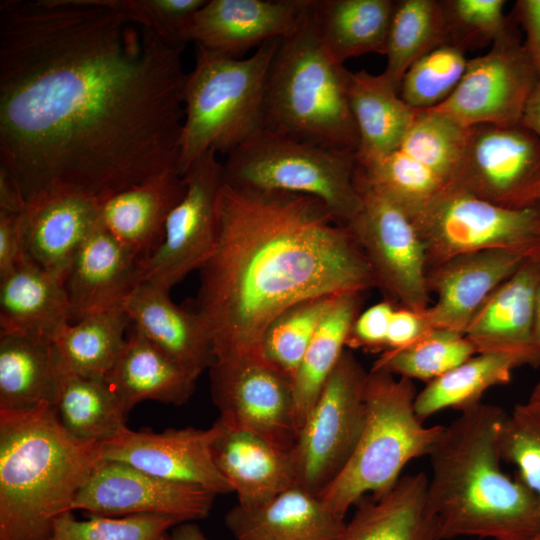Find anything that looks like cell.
Returning <instances> with one entry per match:
<instances>
[{
	"mask_svg": "<svg viewBox=\"0 0 540 540\" xmlns=\"http://www.w3.org/2000/svg\"><path fill=\"white\" fill-rule=\"evenodd\" d=\"M184 47L106 0L0 2V173L26 208L177 168Z\"/></svg>",
	"mask_w": 540,
	"mask_h": 540,
	"instance_id": "6da1fadb",
	"label": "cell"
},
{
	"mask_svg": "<svg viewBox=\"0 0 540 540\" xmlns=\"http://www.w3.org/2000/svg\"><path fill=\"white\" fill-rule=\"evenodd\" d=\"M199 272L194 309L216 361L260 353L269 324L300 301L375 287L349 228L322 201L227 183L217 202L215 247Z\"/></svg>",
	"mask_w": 540,
	"mask_h": 540,
	"instance_id": "7a4b0ae2",
	"label": "cell"
},
{
	"mask_svg": "<svg viewBox=\"0 0 540 540\" xmlns=\"http://www.w3.org/2000/svg\"><path fill=\"white\" fill-rule=\"evenodd\" d=\"M506 412L480 403L460 412L429 455L427 503L441 540H535L540 502L500 466L498 433Z\"/></svg>",
	"mask_w": 540,
	"mask_h": 540,
	"instance_id": "3957f363",
	"label": "cell"
},
{
	"mask_svg": "<svg viewBox=\"0 0 540 540\" xmlns=\"http://www.w3.org/2000/svg\"><path fill=\"white\" fill-rule=\"evenodd\" d=\"M102 459L101 443L69 434L50 403L0 409V540H48Z\"/></svg>",
	"mask_w": 540,
	"mask_h": 540,
	"instance_id": "277c9868",
	"label": "cell"
},
{
	"mask_svg": "<svg viewBox=\"0 0 540 540\" xmlns=\"http://www.w3.org/2000/svg\"><path fill=\"white\" fill-rule=\"evenodd\" d=\"M313 5L311 0L297 27L280 39L266 81L263 128L356 154L348 69L326 52Z\"/></svg>",
	"mask_w": 540,
	"mask_h": 540,
	"instance_id": "5b68a950",
	"label": "cell"
},
{
	"mask_svg": "<svg viewBox=\"0 0 540 540\" xmlns=\"http://www.w3.org/2000/svg\"><path fill=\"white\" fill-rule=\"evenodd\" d=\"M279 42L267 41L243 59L195 45L184 86L181 175L205 152L228 155L263 128L266 81Z\"/></svg>",
	"mask_w": 540,
	"mask_h": 540,
	"instance_id": "8992f818",
	"label": "cell"
},
{
	"mask_svg": "<svg viewBox=\"0 0 540 540\" xmlns=\"http://www.w3.org/2000/svg\"><path fill=\"white\" fill-rule=\"evenodd\" d=\"M416 395L410 379L368 372L360 438L343 470L319 495L336 515L344 518L366 495L387 494L410 461L430 455L444 426L423 424L414 409Z\"/></svg>",
	"mask_w": 540,
	"mask_h": 540,
	"instance_id": "52a82bcc",
	"label": "cell"
},
{
	"mask_svg": "<svg viewBox=\"0 0 540 540\" xmlns=\"http://www.w3.org/2000/svg\"><path fill=\"white\" fill-rule=\"evenodd\" d=\"M223 167L225 183L233 187L315 197L344 225L361 207L353 152L262 128L230 152Z\"/></svg>",
	"mask_w": 540,
	"mask_h": 540,
	"instance_id": "ba28073f",
	"label": "cell"
},
{
	"mask_svg": "<svg viewBox=\"0 0 540 540\" xmlns=\"http://www.w3.org/2000/svg\"><path fill=\"white\" fill-rule=\"evenodd\" d=\"M467 132L443 114L419 111L393 152L368 165H356L355 180L381 192L413 218L458 187Z\"/></svg>",
	"mask_w": 540,
	"mask_h": 540,
	"instance_id": "9c48e42d",
	"label": "cell"
},
{
	"mask_svg": "<svg viewBox=\"0 0 540 540\" xmlns=\"http://www.w3.org/2000/svg\"><path fill=\"white\" fill-rule=\"evenodd\" d=\"M367 375L345 349L289 450L295 485L320 495L349 461L365 422Z\"/></svg>",
	"mask_w": 540,
	"mask_h": 540,
	"instance_id": "30bf717a",
	"label": "cell"
},
{
	"mask_svg": "<svg viewBox=\"0 0 540 540\" xmlns=\"http://www.w3.org/2000/svg\"><path fill=\"white\" fill-rule=\"evenodd\" d=\"M411 219L425 244L428 269L470 252L540 251V205L505 208L457 187Z\"/></svg>",
	"mask_w": 540,
	"mask_h": 540,
	"instance_id": "8fae6325",
	"label": "cell"
},
{
	"mask_svg": "<svg viewBox=\"0 0 540 540\" xmlns=\"http://www.w3.org/2000/svg\"><path fill=\"white\" fill-rule=\"evenodd\" d=\"M361 207L346 225L367 259L375 287L401 307H429L425 244L410 216L387 196L360 182Z\"/></svg>",
	"mask_w": 540,
	"mask_h": 540,
	"instance_id": "7c38bea8",
	"label": "cell"
},
{
	"mask_svg": "<svg viewBox=\"0 0 540 540\" xmlns=\"http://www.w3.org/2000/svg\"><path fill=\"white\" fill-rule=\"evenodd\" d=\"M219 420L290 450L298 435L293 380L261 353L216 361L209 369Z\"/></svg>",
	"mask_w": 540,
	"mask_h": 540,
	"instance_id": "4fadbf2b",
	"label": "cell"
},
{
	"mask_svg": "<svg viewBox=\"0 0 540 540\" xmlns=\"http://www.w3.org/2000/svg\"><path fill=\"white\" fill-rule=\"evenodd\" d=\"M539 81L514 26L483 55L468 60L451 96L427 111L443 114L464 128L480 124H521Z\"/></svg>",
	"mask_w": 540,
	"mask_h": 540,
	"instance_id": "5bb4252c",
	"label": "cell"
},
{
	"mask_svg": "<svg viewBox=\"0 0 540 540\" xmlns=\"http://www.w3.org/2000/svg\"><path fill=\"white\" fill-rule=\"evenodd\" d=\"M186 192L168 216L158 248L142 262V282L167 291L199 270L217 238V202L225 183L223 163L209 150L183 174Z\"/></svg>",
	"mask_w": 540,
	"mask_h": 540,
	"instance_id": "9a60e30c",
	"label": "cell"
},
{
	"mask_svg": "<svg viewBox=\"0 0 540 540\" xmlns=\"http://www.w3.org/2000/svg\"><path fill=\"white\" fill-rule=\"evenodd\" d=\"M458 187L505 208L540 205V138L522 124L468 128Z\"/></svg>",
	"mask_w": 540,
	"mask_h": 540,
	"instance_id": "2e32d148",
	"label": "cell"
},
{
	"mask_svg": "<svg viewBox=\"0 0 540 540\" xmlns=\"http://www.w3.org/2000/svg\"><path fill=\"white\" fill-rule=\"evenodd\" d=\"M216 496L197 485L166 480L125 463L102 459L71 511L105 517L158 515L181 524L208 517Z\"/></svg>",
	"mask_w": 540,
	"mask_h": 540,
	"instance_id": "e0dca14e",
	"label": "cell"
},
{
	"mask_svg": "<svg viewBox=\"0 0 540 540\" xmlns=\"http://www.w3.org/2000/svg\"><path fill=\"white\" fill-rule=\"evenodd\" d=\"M216 422L208 429L170 428L162 432L123 426L101 443L105 460L128 464L151 475L193 484L216 495L232 493L212 455L218 434Z\"/></svg>",
	"mask_w": 540,
	"mask_h": 540,
	"instance_id": "ac0fdd59",
	"label": "cell"
},
{
	"mask_svg": "<svg viewBox=\"0 0 540 540\" xmlns=\"http://www.w3.org/2000/svg\"><path fill=\"white\" fill-rule=\"evenodd\" d=\"M311 0H207L183 34L207 50L233 58L281 39L299 24Z\"/></svg>",
	"mask_w": 540,
	"mask_h": 540,
	"instance_id": "d6986e66",
	"label": "cell"
},
{
	"mask_svg": "<svg viewBox=\"0 0 540 540\" xmlns=\"http://www.w3.org/2000/svg\"><path fill=\"white\" fill-rule=\"evenodd\" d=\"M533 254L536 253L484 250L457 255L430 267L428 290L436 296L435 303L426 310L430 325L464 334L490 294Z\"/></svg>",
	"mask_w": 540,
	"mask_h": 540,
	"instance_id": "ffe728a7",
	"label": "cell"
},
{
	"mask_svg": "<svg viewBox=\"0 0 540 540\" xmlns=\"http://www.w3.org/2000/svg\"><path fill=\"white\" fill-rule=\"evenodd\" d=\"M539 287L540 252L527 257L474 314L464 335L477 353L509 354L525 365H540V351L532 339Z\"/></svg>",
	"mask_w": 540,
	"mask_h": 540,
	"instance_id": "44dd1931",
	"label": "cell"
},
{
	"mask_svg": "<svg viewBox=\"0 0 540 540\" xmlns=\"http://www.w3.org/2000/svg\"><path fill=\"white\" fill-rule=\"evenodd\" d=\"M142 282V261L99 223L76 251L64 287L72 321L123 308Z\"/></svg>",
	"mask_w": 540,
	"mask_h": 540,
	"instance_id": "7402d4cb",
	"label": "cell"
},
{
	"mask_svg": "<svg viewBox=\"0 0 540 540\" xmlns=\"http://www.w3.org/2000/svg\"><path fill=\"white\" fill-rule=\"evenodd\" d=\"M130 325L195 377L216 362L210 331L195 309L171 301L169 291L141 282L123 304Z\"/></svg>",
	"mask_w": 540,
	"mask_h": 540,
	"instance_id": "603a6c76",
	"label": "cell"
},
{
	"mask_svg": "<svg viewBox=\"0 0 540 540\" xmlns=\"http://www.w3.org/2000/svg\"><path fill=\"white\" fill-rule=\"evenodd\" d=\"M186 192L177 168L105 198L100 223L142 262L161 244L169 214Z\"/></svg>",
	"mask_w": 540,
	"mask_h": 540,
	"instance_id": "cb8c5ba5",
	"label": "cell"
},
{
	"mask_svg": "<svg viewBox=\"0 0 540 540\" xmlns=\"http://www.w3.org/2000/svg\"><path fill=\"white\" fill-rule=\"evenodd\" d=\"M212 443L214 462L242 506H256L295 485L289 451L247 430L223 424Z\"/></svg>",
	"mask_w": 540,
	"mask_h": 540,
	"instance_id": "d4e9b609",
	"label": "cell"
},
{
	"mask_svg": "<svg viewBox=\"0 0 540 540\" xmlns=\"http://www.w3.org/2000/svg\"><path fill=\"white\" fill-rule=\"evenodd\" d=\"M225 524L236 540H335L345 521L319 495L293 485L262 504H236Z\"/></svg>",
	"mask_w": 540,
	"mask_h": 540,
	"instance_id": "484cf974",
	"label": "cell"
},
{
	"mask_svg": "<svg viewBox=\"0 0 540 540\" xmlns=\"http://www.w3.org/2000/svg\"><path fill=\"white\" fill-rule=\"evenodd\" d=\"M71 321L64 281L26 256L0 278V334L52 343Z\"/></svg>",
	"mask_w": 540,
	"mask_h": 540,
	"instance_id": "4316f807",
	"label": "cell"
},
{
	"mask_svg": "<svg viewBox=\"0 0 540 540\" xmlns=\"http://www.w3.org/2000/svg\"><path fill=\"white\" fill-rule=\"evenodd\" d=\"M101 202L61 194L27 208L25 256L64 281L76 251L100 223Z\"/></svg>",
	"mask_w": 540,
	"mask_h": 540,
	"instance_id": "83f0119b",
	"label": "cell"
},
{
	"mask_svg": "<svg viewBox=\"0 0 540 540\" xmlns=\"http://www.w3.org/2000/svg\"><path fill=\"white\" fill-rule=\"evenodd\" d=\"M427 485V475L418 472L402 476L380 498L364 497L335 540H441Z\"/></svg>",
	"mask_w": 540,
	"mask_h": 540,
	"instance_id": "f1b7e54d",
	"label": "cell"
},
{
	"mask_svg": "<svg viewBox=\"0 0 540 540\" xmlns=\"http://www.w3.org/2000/svg\"><path fill=\"white\" fill-rule=\"evenodd\" d=\"M347 97L359 137L357 166L368 165L393 152L419 113L401 99L383 73L348 70Z\"/></svg>",
	"mask_w": 540,
	"mask_h": 540,
	"instance_id": "f546056e",
	"label": "cell"
},
{
	"mask_svg": "<svg viewBox=\"0 0 540 540\" xmlns=\"http://www.w3.org/2000/svg\"><path fill=\"white\" fill-rule=\"evenodd\" d=\"M197 379L133 327L106 377L128 412L147 400L182 405L193 395Z\"/></svg>",
	"mask_w": 540,
	"mask_h": 540,
	"instance_id": "4dcf8cb0",
	"label": "cell"
},
{
	"mask_svg": "<svg viewBox=\"0 0 540 540\" xmlns=\"http://www.w3.org/2000/svg\"><path fill=\"white\" fill-rule=\"evenodd\" d=\"M322 44L338 64L368 53L385 54L393 0H314Z\"/></svg>",
	"mask_w": 540,
	"mask_h": 540,
	"instance_id": "1f68e13d",
	"label": "cell"
},
{
	"mask_svg": "<svg viewBox=\"0 0 540 540\" xmlns=\"http://www.w3.org/2000/svg\"><path fill=\"white\" fill-rule=\"evenodd\" d=\"M129 325L123 308H117L61 327L52 345L62 376L106 379L124 349Z\"/></svg>",
	"mask_w": 540,
	"mask_h": 540,
	"instance_id": "d6a6232c",
	"label": "cell"
},
{
	"mask_svg": "<svg viewBox=\"0 0 540 540\" xmlns=\"http://www.w3.org/2000/svg\"><path fill=\"white\" fill-rule=\"evenodd\" d=\"M62 378L52 343L0 334V409L54 405Z\"/></svg>",
	"mask_w": 540,
	"mask_h": 540,
	"instance_id": "836d02e7",
	"label": "cell"
},
{
	"mask_svg": "<svg viewBox=\"0 0 540 540\" xmlns=\"http://www.w3.org/2000/svg\"><path fill=\"white\" fill-rule=\"evenodd\" d=\"M365 292L340 294L322 319L293 378L296 418L300 429L325 382L338 363ZM299 431V430H298Z\"/></svg>",
	"mask_w": 540,
	"mask_h": 540,
	"instance_id": "e575fe53",
	"label": "cell"
},
{
	"mask_svg": "<svg viewBox=\"0 0 540 540\" xmlns=\"http://www.w3.org/2000/svg\"><path fill=\"white\" fill-rule=\"evenodd\" d=\"M522 366L521 359L509 354L477 353L427 383L415 397V413L424 422L444 409H471L481 403L488 389L508 384L513 371Z\"/></svg>",
	"mask_w": 540,
	"mask_h": 540,
	"instance_id": "d590c367",
	"label": "cell"
},
{
	"mask_svg": "<svg viewBox=\"0 0 540 540\" xmlns=\"http://www.w3.org/2000/svg\"><path fill=\"white\" fill-rule=\"evenodd\" d=\"M54 407L69 434L100 443L125 426L129 414L106 379L78 376H63Z\"/></svg>",
	"mask_w": 540,
	"mask_h": 540,
	"instance_id": "8d00e7d4",
	"label": "cell"
},
{
	"mask_svg": "<svg viewBox=\"0 0 540 540\" xmlns=\"http://www.w3.org/2000/svg\"><path fill=\"white\" fill-rule=\"evenodd\" d=\"M445 43H448V35L440 1H395L384 54L386 66L382 73L399 92L409 67Z\"/></svg>",
	"mask_w": 540,
	"mask_h": 540,
	"instance_id": "74e56055",
	"label": "cell"
},
{
	"mask_svg": "<svg viewBox=\"0 0 540 540\" xmlns=\"http://www.w3.org/2000/svg\"><path fill=\"white\" fill-rule=\"evenodd\" d=\"M475 354V347L463 333L431 328L402 348L383 351L371 369L429 383Z\"/></svg>",
	"mask_w": 540,
	"mask_h": 540,
	"instance_id": "f35d334b",
	"label": "cell"
},
{
	"mask_svg": "<svg viewBox=\"0 0 540 540\" xmlns=\"http://www.w3.org/2000/svg\"><path fill=\"white\" fill-rule=\"evenodd\" d=\"M338 296L305 299L281 312L264 333L262 356L293 380L315 331Z\"/></svg>",
	"mask_w": 540,
	"mask_h": 540,
	"instance_id": "ab89813d",
	"label": "cell"
},
{
	"mask_svg": "<svg viewBox=\"0 0 540 540\" xmlns=\"http://www.w3.org/2000/svg\"><path fill=\"white\" fill-rule=\"evenodd\" d=\"M466 51L445 43L414 62L403 76L399 95L411 108L427 111L447 100L459 85L468 63Z\"/></svg>",
	"mask_w": 540,
	"mask_h": 540,
	"instance_id": "60d3db41",
	"label": "cell"
},
{
	"mask_svg": "<svg viewBox=\"0 0 540 540\" xmlns=\"http://www.w3.org/2000/svg\"><path fill=\"white\" fill-rule=\"evenodd\" d=\"M178 524L158 515L88 516L80 521L68 511L56 519L48 540H171L169 530Z\"/></svg>",
	"mask_w": 540,
	"mask_h": 540,
	"instance_id": "b9f144b4",
	"label": "cell"
},
{
	"mask_svg": "<svg viewBox=\"0 0 540 540\" xmlns=\"http://www.w3.org/2000/svg\"><path fill=\"white\" fill-rule=\"evenodd\" d=\"M440 4L448 43L465 51L492 45L515 26L504 13V0H440Z\"/></svg>",
	"mask_w": 540,
	"mask_h": 540,
	"instance_id": "7bdbcfd3",
	"label": "cell"
},
{
	"mask_svg": "<svg viewBox=\"0 0 540 540\" xmlns=\"http://www.w3.org/2000/svg\"><path fill=\"white\" fill-rule=\"evenodd\" d=\"M502 461L517 467V478L540 502V407L528 400L506 414L498 433Z\"/></svg>",
	"mask_w": 540,
	"mask_h": 540,
	"instance_id": "ee69618b",
	"label": "cell"
},
{
	"mask_svg": "<svg viewBox=\"0 0 540 540\" xmlns=\"http://www.w3.org/2000/svg\"><path fill=\"white\" fill-rule=\"evenodd\" d=\"M207 0H106L135 23L161 38L185 45L183 34L196 12Z\"/></svg>",
	"mask_w": 540,
	"mask_h": 540,
	"instance_id": "f6af8a7d",
	"label": "cell"
},
{
	"mask_svg": "<svg viewBox=\"0 0 540 540\" xmlns=\"http://www.w3.org/2000/svg\"><path fill=\"white\" fill-rule=\"evenodd\" d=\"M395 309L392 301L384 300L359 313L351 327L346 347L385 351L388 327Z\"/></svg>",
	"mask_w": 540,
	"mask_h": 540,
	"instance_id": "bcb514c9",
	"label": "cell"
},
{
	"mask_svg": "<svg viewBox=\"0 0 540 540\" xmlns=\"http://www.w3.org/2000/svg\"><path fill=\"white\" fill-rule=\"evenodd\" d=\"M27 209L21 212L0 210V278L25 257Z\"/></svg>",
	"mask_w": 540,
	"mask_h": 540,
	"instance_id": "7dc6e473",
	"label": "cell"
},
{
	"mask_svg": "<svg viewBox=\"0 0 540 540\" xmlns=\"http://www.w3.org/2000/svg\"><path fill=\"white\" fill-rule=\"evenodd\" d=\"M431 328L433 327L429 323L426 311L416 312L403 307L396 308L388 327L386 350L402 348Z\"/></svg>",
	"mask_w": 540,
	"mask_h": 540,
	"instance_id": "c3c4849f",
	"label": "cell"
},
{
	"mask_svg": "<svg viewBox=\"0 0 540 540\" xmlns=\"http://www.w3.org/2000/svg\"><path fill=\"white\" fill-rule=\"evenodd\" d=\"M513 18L525 34L523 41L540 81V0H519Z\"/></svg>",
	"mask_w": 540,
	"mask_h": 540,
	"instance_id": "681fc988",
	"label": "cell"
},
{
	"mask_svg": "<svg viewBox=\"0 0 540 540\" xmlns=\"http://www.w3.org/2000/svg\"><path fill=\"white\" fill-rule=\"evenodd\" d=\"M521 124L540 138V81L527 103Z\"/></svg>",
	"mask_w": 540,
	"mask_h": 540,
	"instance_id": "f907efd6",
	"label": "cell"
},
{
	"mask_svg": "<svg viewBox=\"0 0 540 540\" xmlns=\"http://www.w3.org/2000/svg\"><path fill=\"white\" fill-rule=\"evenodd\" d=\"M170 536L171 540H208L201 529L191 522L176 525Z\"/></svg>",
	"mask_w": 540,
	"mask_h": 540,
	"instance_id": "816d5d0a",
	"label": "cell"
},
{
	"mask_svg": "<svg viewBox=\"0 0 540 540\" xmlns=\"http://www.w3.org/2000/svg\"><path fill=\"white\" fill-rule=\"evenodd\" d=\"M532 339L535 346L540 351V287L537 292L535 310L532 325Z\"/></svg>",
	"mask_w": 540,
	"mask_h": 540,
	"instance_id": "f5cc1de1",
	"label": "cell"
},
{
	"mask_svg": "<svg viewBox=\"0 0 540 540\" xmlns=\"http://www.w3.org/2000/svg\"><path fill=\"white\" fill-rule=\"evenodd\" d=\"M529 400L534 402L535 404H537L540 407V380L535 385Z\"/></svg>",
	"mask_w": 540,
	"mask_h": 540,
	"instance_id": "db71d44e",
	"label": "cell"
},
{
	"mask_svg": "<svg viewBox=\"0 0 540 540\" xmlns=\"http://www.w3.org/2000/svg\"><path fill=\"white\" fill-rule=\"evenodd\" d=\"M535 540H540V535Z\"/></svg>",
	"mask_w": 540,
	"mask_h": 540,
	"instance_id": "11a10c76",
	"label": "cell"
},
{
	"mask_svg": "<svg viewBox=\"0 0 540 540\" xmlns=\"http://www.w3.org/2000/svg\"><path fill=\"white\" fill-rule=\"evenodd\" d=\"M480 540H482V539H480ZM484 540H485V539H484Z\"/></svg>",
	"mask_w": 540,
	"mask_h": 540,
	"instance_id": "9f6ffc18",
	"label": "cell"
}]
</instances>
